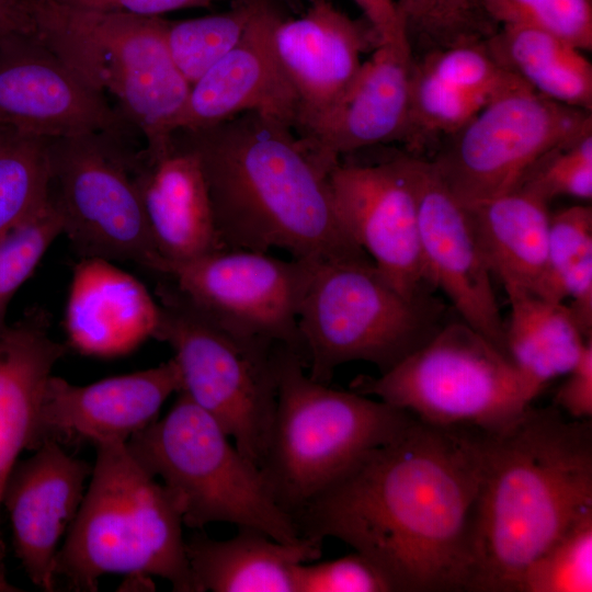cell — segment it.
I'll list each match as a JSON object with an SVG mask.
<instances>
[{"instance_id": "obj_17", "label": "cell", "mask_w": 592, "mask_h": 592, "mask_svg": "<svg viewBox=\"0 0 592 592\" xmlns=\"http://www.w3.org/2000/svg\"><path fill=\"white\" fill-rule=\"evenodd\" d=\"M181 390L175 361L89 385L50 375L36 419L32 451L52 441L61 446L124 443L153 423L164 401Z\"/></svg>"}, {"instance_id": "obj_9", "label": "cell", "mask_w": 592, "mask_h": 592, "mask_svg": "<svg viewBox=\"0 0 592 592\" xmlns=\"http://www.w3.org/2000/svg\"><path fill=\"white\" fill-rule=\"evenodd\" d=\"M350 390L432 425L482 432L508 428L534 399L510 360L460 318L378 377L356 376Z\"/></svg>"}, {"instance_id": "obj_19", "label": "cell", "mask_w": 592, "mask_h": 592, "mask_svg": "<svg viewBox=\"0 0 592 592\" xmlns=\"http://www.w3.org/2000/svg\"><path fill=\"white\" fill-rule=\"evenodd\" d=\"M92 467L46 441L31 457L18 460L9 475L2 505L12 545L29 579L42 590H55L59 543L78 514Z\"/></svg>"}, {"instance_id": "obj_18", "label": "cell", "mask_w": 592, "mask_h": 592, "mask_svg": "<svg viewBox=\"0 0 592 592\" xmlns=\"http://www.w3.org/2000/svg\"><path fill=\"white\" fill-rule=\"evenodd\" d=\"M378 44L366 21L351 19L331 0H309L301 14L278 18L273 48L296 100L299 136H309L330 113L356 76L362 55Z\"/></svg>"}, {"instance_id": "obj_29", "label": "cell", "mask_w": 592, "mask_h": 592, "mask_svg": "<svg viewBox=\"0 0 592 592\" xmlns=\"http://www.w3.org/2000/svg\"><path fill=\"white\" fill-rule=\"evenodd\" d=\"M49 137L0 126V238L48 198Z\"/></svg>"}, {"instance_id": "obj_30", "label": "cell", "mask_w": 592, "mask_h": 592, "mask_svg": "<svg viewBox=\"0 0 592 592\" xmlns=\"http://www.w3.org/2000/svg\"><path fill=\"white\" fill-rule=\"evenodd\" d=\"M255 4L257 0H234L224 12L168 21L169 53L191 86L239 43Z\"/></svg>"}, {"instance_id": "obj_22", "label": "cell", "mask_w": 592, "mask_h": 592, "mask_svg": "<svg viewBox=\"0 0 592 592\" xmlns=\"http://www.w3.org/2000/svg\"><path fill=\"white\" fill-rule=\"evenodd\" d=\"M159 303L112 261L86 257L76 264L65 308L69 344L99 358L126 355L153 338Z\"/></svg>"}, {"instance_id": "obj_45", "label": "cell", "mask_w": 592, "mask_h": 592, "mask_svg": "<svg viewBox=\"0 0 592 592\" xmlns=\"http://www.w3.org/2000/svg\"><path fill=\"white\" fill-rule=\"evenodd\" d=\"M57 2H60V3H64V4H68V5H78L80 4L83 0H55Z\"/></svg>"}, {"instance_id": "obj_14", "label": "cell", "mask_w": 592, "mask_h": 592, "mask_svg": "<svg viewBox=\"0 0 592 592\" xmlns=\"http://www.w3.org/2000/svg\"><path fill=\"white\" fill-rule=\"evenodd\" d=\"M335 212L376 270L408 298L432 295L422 259L410 156L339 161L328 174Z\"/></svg>"}, {"instance_id": "obj_28", "label": "cell", "mask_w": 592, "mask_h": 592, "mask_svg": "<svg viewBox=\"0 0 592 592\" xmlns=\"http://www.w3.org/2000/svg\"><path fill=\"white\" fill-rule=\"evenodd\" d=\"M492 56L535 92L561 104L592 110V65L569 42L526 25H501L486 41Z\"/></svg>"}, {"instance_id": "obj_25", "label": "cell", "mask_w": 592, "mask_h": 592, "mask_svg": "<svg viewBox=\"0 0 592 592\" xmlns=\"http://www.w3.org/2000/svg\"><path fill=\"white\" fill-rule=\"evenodd\" d=\"M323 539L303 536L282 543L252 527L217 540L204 533L185 539V553L197 592H296L299 563L320 559Z\"/></svg>"}, {"instance_id": "obj_35", "label": "cell", "mask_w": 592, "mask_h": 592, "mask_svg": "<svg viewBox=\"0 0 592 592\" xmlns=\"http://www.w3.org/2000/svg\"><path fill=\"white\" fill-rule=\"evenodd\" d=\"M515 189L547 204L561 195L590 201L592 132L546 152L525 172Z\"/></svg>"}, {"instance_id": "obj_39", "label": "cell", "mask_w": 592, "mask_h": 592, "mask_svg": "<svg viewBox=\"0 0 592 592\" xmlns=\"http://www.w3.org/2000/svg\"><path fill=\"white\" fill-rule=\"evenodd\" d=\"M479 0H435L431 11L419 26L429 33L457 38L474 35V27L483 25ZM453 39V41H454Z\"/></svg>"}, {"instance_id": "obj_43", "label": "cell", "mask_w": 592, "mask_h": 592, "mask_svg": "<svg viewBox=\"0 0 592 592\" xmlns=\"http://www.w3.org/2000/svg\"><path fill=\"white\" fill-rule=\"evenodd\" d=\"M38 0H0V43L11 36L37 34Z\"/></svg>"}, {"instance_id": "obj_40", "label": "cell", "mask_w": 592, "mask_h": 592, "mask_svg": "<svg viewBox=\"0 0 592 592\" xmlns=\"http://www.w3.org/2000/svg\"><path fill=\"white\" fill-rule=\"evenodd\" d=\"M380 43L409 44V31L397 0H353Z\"/></svg>"}, {"instance_id": "obj_36", "label": "cell", "mask_w": 592, "mask_h": 592, "mask_svg": "<svg viewBox=\"0 0 592 592\" xmlns=\"http://www.w3.org/2000/svg\"><path fill=\"white\" fill-rule=\"evenodd\" d=\"M592 252V208L574 205L550 214L546 267L538 296L563 303L571 267Z\"/></svg>"}, {"instance_id": "obj_7", "label": "cell", "mask_w": 592, "mask_h": 592, "mask_svg": "<svg viewBox=\"0 0 592 592\" xmlns=\"http://www.w3.org/2000/svg\"><path fill=\"white\" fill-rule=\"evenodd\" d=\"M126 446L177 494L184 525L203 528L227 522L282 543L303 537L292 515L277 504L260 467L182 391L162 419L133 435Z\"/></svg>"}, {"instance_id": "obj_10", "label": "cell", "mask_w": 592, "mask_h": 592, "mask_svg": "<svg viewBox=\"0 0 592 592\" xmlns=\"http://www.w3.org/2000/svg\"><path fill=\"white\" fill-rule=\"evenodd\" d=\"M156 293L160 319L153 338L168 343L174 353L180 391L260 466L276 409L282 345L232 335L193 307L166 278Z\"/></svg>"}, {"instance_id": "obj_5", "label": "cell", "mask_w": 592, "mask_h": 592, "mask_svg": "<svg viewBox=\"0 0 592 592\" xmlns=\"http://www.w3.org/2000/svg\"><path fill=\"white\" fill-rule=\"evenodd\" d=\"M36 22L38 37L87 86L115 100L147 155L169 147L191 84L169 53L167 20L38 0Z\"/></svg>"}, {"instance_id": "obj_37", "label": "cell", "mask_w": 592, "mask_h": 592, "mask_svg": "<svg viewBox=\"0 0 592 592\" xmlns=\"http://www.w3.org/2000/svg\"><path fill=\"white\" fill-rule=\"evenodd\" d=\"M296 592H394L387 578L357 551L295 570Z\"/></svg>"}, {"instance_id": "obj_46", "label": "cell", "mask_w": 592, "mask_h": 592, "mask_svg": "<svg viewBox=\"0 0 592 592\" xmlns=\"http://www.w3.org/2000/svg\"><path fill=\"white\" fill-rule=\"evenodd\" d=\"M0 592H4L3 589L1 588V585H0Z\"/></svg>"}, {"instance_id": "obj_2", "label": "cell", "mask_w": 592, "mask_h": 592, "mask_svg": "<svg viewBox=\"0 0 592 592\" xmlns=\"http://www.w3.org/2000/svg\"><path fill=\"white\" fill-rule=\"evenodd\" d=\"M171 140L197 157L226 249H282L314 263L371 260L335 212L329 171L285 122L246 112Z\"/></svg>"}, {"instance_id": "obj_6", "label": "cell", "mask_w": 592, "mask_h": 592, "mask_svg": "<svg viewBox=\"0 0 592 592\" xmlns=\"http://www.w3.org/2000/svg\"><path fill=\"white\" fill-rule=\"evenodd\" d=\"M277 367L276 409L259 467L277 504L293 517L414 417L379 399L312 380L288 348L278 349Z\"/></svg>"}, {"instance_id": "obj_31", "label": "cell", "mask_w": 592, "mask_h": 592, "mask_svg": "<svg viewBox=\"0 0 592 592\" xmlns=\"http://www.w3.org/2000/svg\"><path fill=\"white\" fill-rule=\"evenodd\" d=\"M591 591L592 513H589L528 563L517 592Z\"/></svg>"}, {"instance_id": "obj_38", "label": "cell", "mask_w": 592, "mask_h": 592, "mask_svg": "<svg viewBox=\"0 0 592 592\" xmlns=\"http://www.w3.org/2000/svg\"><path fill=\"white\" fill-rule=\"evenodd\" d=\"M554 406L569 418L592 417V339L555 395Z\"/></svg>"}, {"instance_id": "obj_4", "label": "cell", "mask_w": 592, "mask_h": 592, "mask_svg": "<svg viewBox=\"0 0 592 592\" xmlns=\"http://www.w3.org/2000/svg\"><path fill=\"white\" fill-rule=\"evenodd\" d=\"M95 463L78 514L60 546L55 574L76 591H96L107 573L167 580L197 592L185 553L182 504L124 443L94 446Z\"/></svg>"}, {"instance_id": "obj_11", "label": "cell", "mask_w": 592, "mask_h": 592, "mask_svg": "<svg viewBox=\"0 0 592 592\" xmlns=\"http://www.w3.org/2000/svg\"><path fill=\"white\" fill-rule=\"evenodd\" d=\"M119 134L49 138L48 196L65 235L82 257L127 261L155 272V248L138 184L143 151Z\"/></svg>"}, {"instance_id": "obj_1", "label": "cell", "mask_w": 592, "mask_h": 592, "mask_svg": "<svg viewBox=\"0 0 592 592\" xmlns=\"http://www.w3.org/2000/svg\"><path fill=\"white\" fill-rule=\"evenodd\" d=\"M480 475L477 430L414 417L293 520L301 536L363 555L394 592H470Z\"/></svg>"}, {"instance_id": "obj_32", "label": "cell", "mask_w": 592, "mask_h": 592, "mask_svg": "<svg viewBox=\"0 0 592 592\" xmlns=\"http://www.w3.org/2000/svg\"><path fill=\"white\" fill-rule=\"evenodd\" d=\"M60 235L62 221L48 196L32 215L0 238V337L9 327L10 301Z\"/></svg>"}, {"instance_id": "obj_24", "label": "cell", "mask_w": 592, "mask_h": 592, "mask_svg": "<svg viewBox=\"0 0 592 592\" xmlns=\"http://www.w3.org/2000/svg\"><path fill=\"white\" fill-rule=\"evenodd\" d=\"M65 353L41 309H31L0 337V506L19 455L32 449L46 382ZM4 556L0 534V585L4 592L20 591L7 579Z\"/></svg>"}, {"instance_id": "obj_41", "label": "cell", "mask_w": 592, "mask_h": 592, "mask_svg": "<svg viewBox=\"0 0 592 592\" xmlns=\"http://www.w3.org/2000/svg\"><path fill=\"white\" fill-rule=\"evenodd\" d=\"M576 322L587 338H592V252L582 257L569 271L566 298Z\"/></svg>"}, {"instance_id": "obj_12", "label": "cell", "mask_w": 592, "mask_h": 592, "mask_svg": "<svg viewBox=\"0 0 592 592\" xmlns=\"http://www.w3.org/2000/svg\"><path fill=\"white\" fill-rule=\"evenodd\" d=\"M590 132V111L524 86L489 102L430 161L459 201L471 204L514 190L546 152Z\"/></svg>"}, {"instance_id": "obj_26", "label": "cell", "mask_w": 592, "mask_h": 592, "mask_svg": "<svg viewBox=\"0 0 592 592\" xmlns=\"http://www.w3.org/2000/svg\"><path fill=\"white\" fill-rule=\"evenodd\" d=\"M465 205L491 275L504 289L537 294L546 267L547 203L515 189Z\"/></svg>"}, {"instance_id": "obj_27", "label": "cell", "mask_w": 592, "mask_h": 592, "mask_svg": "<svg viewBox=\"0 0 592 592\" xmlns=\"http://www.w3.org/2000/svg\"><path fill=\"white\" fill-rule=\"evenodd\" d=\"M505 293L511 305L506 356L535 398L550 380L572 369L592 338L583 334L568 305L525 289Z\"/></svg>"}, {"instance_id": "obj_13", "label": "cell", "mask_w": 592, "mask_h": 592, "mask_svg": "<svg viewBox=\"0 0 592 592\" xmlns=\"http://www.w3.org/2000/svg\"><path fill=\"white\" fill-rule=\"evenodd\" d=\"M316 264L225 248L185 261H161L155 273L227 332L286 346L305 365L298 312Z\"/></svg>"}, {"instance_id": "obj_16", "label": "cell", "mask_w": 592, "mask_h": 592, "mask_svg": "<svg viewBox=\"0 0 592 592\" xmlns=\"http://www.w3.org/2000/svg\"><path fill=\"white\" fill-rule=\"evenodd\" d=\"M410 161L428 280L447 296L463 321L506 356L505 322L468 209L430 160L410 155Z\"/></svg>"}, {"instance_id": "obj_44", "label": "cell", "mask_w": 592, "mask_h": 592, "mask_svg": "<svg viewBox=\"0 0 592 592\" xmlns=\"http://www.w3.org/2000/svg\"><path fill=\"white\" fill-rule=\"evenodd\" d=\"M435 0H397L399 10L406 20L408 31L411 26L419 27L429 12L431 11Z\"/></svg>"}, {"instance_id": "obj_34", "label": "cell", "mask_w": 592, "mask_h": 592, "mask_svg": "<svg viewBox=\"0 0 592 592\" xmlns=\"http://www.w3.org/2000/svg\"><path fill=\"white\" fill-rule=\"evenodd\" d=\"M479 12L485 24L532 26L592 48L591 0H479Z\"/></svg>"}, {"instance_id": "obj_20", "label": "cell", "mask_w": 592, "mask_h": 592, "mask_svg": "<svg viewBox=\"0 0 592 592\" xmlns=\"http://www.w3.org/2000/svg\"><path fill=\"white\" fill-rule=\"evenodd\" d=\"M282 14L272 0H257L239 43L191 86L172 133L207 127L246 112L274 116L294 128L296 100L273 48V30Z\"/></svg>"}, {"instance_id": "obj_3", "label": "cell", "mask_w": 592, "mask_h": 592, "mask_svg": "<svg viewBox=\"0 0 592 592\" xmlns=\"http://www.w3.org/2000/svg\"><path fill=\"white\" fill-rule=\"evenodd\" d=\"M478 441L470 592H517L528 563L592 513V423L530 406L503 430L478 431Z\"/></svg>"}, {"instance_id": "obj_8", "label": "cell", "mask_w": 592, "mask_h": 592, "mask_svg": "<svg viewBox=\"0 0 592 592\" xmlns=\"http://www.w3.org/2000/svg\"><path fill=\"white\" fill-rule=\"evenodd\" d=\"M447 321L441 300L406 297L371 260L320 262L298 312L305 367L321 384L330 383L338 366L354 361L372 363L383 374Z\"/></svg>"}, {"instance_id": "obj_42", "label": "cell", "mask_w": 592, "mask_h": 592, "mask_svg": "<svg viewBox=\"0 0 592 592\" xmlns=\"http://www.w3.org/2000/svg\"><path fill=\"white\" fill-rule=\"evenodd\" d=\"M218 1L220 0H83L76 7L138 16H160L182 9L210 8Z\"/></svg>"}, {"instance_id": "obj_21", "label": "cell", "mask_w": 592, "mask_h": 592, "mask_svg": "<svg viewBox=\"0 0 592 592\" xmlns=\"http://www.w3.org/2000/svg\"><path fill=\"white\" fill-rule=\"evenodd\" d=\"M413 60L410 43L378 44L330 113L303 137L328 171L358 150L403 141Z\"/></svg>"}, {"instance_id": "obj_15", "label": "cell", "mask_w": 592, "mask_h": 592, "mask_svg": "<svg viewBox=\"0 0 592 592\" xmlns=\"http://www.w3.org/2000/svg\"><path fill=\"white\" fill-rule=\"evenodd\" d=\"M0 126L49 138L132 127L37 34L0 43Z\"/></svg>"}, {"instance_id": "obj_23", "label": "cell", "mask_w": 592, "mask_h": 592, "mask_svg": "<svg viewBox=\"0 0 592 592\" xmlns=\"http://www.w3.org/2000/svg\"><path fill=\"white\" fill-rule=\"evenodd\" d=\"M138 184L159 262L185 261L225 249L200 161L191 150L171 139L158 155L143 150Z\"/></svg>"}, {"instance_id": "obj_33", "label": "cell", "mask_w": 592, "mask_h": 592, "mask_svg": "<svg viewBox=\"0 0 592 592\" xmlns=\"http://www.w3.org/2000/svg\"><path fill=\"white\" fill-rule=\"evenodd\" d=\"M415 62L436 78L489 101L526 86L475 35L460 36Z\"/></svg>"}]
</instances>
